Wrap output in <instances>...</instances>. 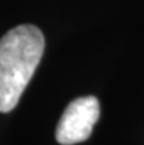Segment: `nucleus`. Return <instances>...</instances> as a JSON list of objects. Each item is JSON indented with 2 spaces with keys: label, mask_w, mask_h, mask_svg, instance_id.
Returning <instances> with one entry per match:
<instances>
[{
  "label": "nucleus",
  "mask_w": 144,
  "mask_h": 145,
  "mask_svg": "<svg viewBox=\"0 0 144 145\" xmlns=\"http://www.w3.org/2000/svg\"><path fill=\"white\" fill-rule=\"evenodd\" d=\"M44 35L22 24L0 38V112L9 113L30 84L44 53Z\"/></svg>",
  "instance_id": "1"
},
{
  "label": "nucleus",
  "mask_w": 144,
  "mask_h": 145,
  "mask_svg": "<svg viewBox=\"0 0 144 145\" xmlns=\"http://www.w3.org/2000/svg\"><path fill=\"white\" fill-rule=\"evenodd\" d=\"M100 117V103L96 97L87 95L71 101L56 127V141L60 145H74L90 138Z\"/></svg>",
  "instance_id": "2"
}]
</instances>
